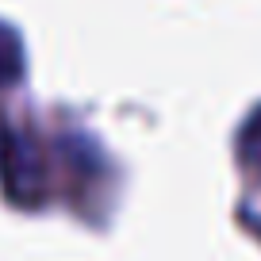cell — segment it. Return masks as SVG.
Wrapping results in <instances>:
<instances>
[{"label":"cell","mask_w":261,"mask_h":261,"mask_svg":"<svg viewBox=\"0 0 261 261\" xmlns=\"http://www.w3.org/2000/svg\"><path fill=\"white\" fill-rule=\"evenodd\" d=\"M0 180L4 192L16 204H39L46 192V165L35 146V139H27L23 130L0 127Z\"/></svg>","instance_id":"obj_1"},{"label":"cell","mask_w":261,"mask_h":261,"mask_svg":"<svg viewBox=\"0 0 261 261\" xmlns=\"http://www.w3.org/2000/svg\"><path fill=\"white\" fill-rule=\"evenodd\" d=\"M242 158L250 165H261V112L253 115V119L246 123V130H242Z\"/></svg>","instance_id":"obj_3"},{"label":"cell","mask_w":261,"mask_h":261,"mask_svg":"<svg viewBox=\"0 0 261 261\" xmlns=\"http://www.w3.org/2000/svg\"><path fill=\"white\" fill-rule=\"evenodd\" d=\"M19 77H23V46H19V35L0 23V89L16 85Z\"/></svg>","instance_id":"obj_2"}]
</instances>
